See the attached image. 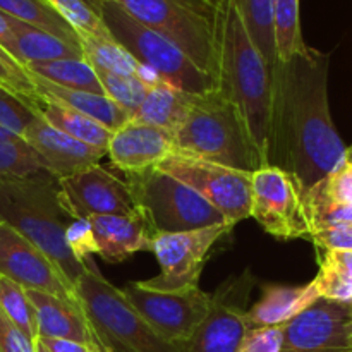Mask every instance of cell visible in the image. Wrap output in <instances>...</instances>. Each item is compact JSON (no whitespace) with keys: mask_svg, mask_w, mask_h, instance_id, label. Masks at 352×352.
<instances>
[{"mask_svg":"<svg viewBox=\"0 0 352 352\" xmlns=\"http://www.w3.org/2000/svg\"><path fill=\"white\" fill-rule=\"evenodd\" d=\"M330 55L308 47L272 67L268 165L296 179L302 195L344 164L329 107Z\"/></svg>","mask_w":352,"mask_h":352,"instance_id":"1","label":"cell"},{"mask_svg":"<svg viewBox=\"0 0 352 352\" xmlns=\"http://www.w3.org/2000/svg\"><path fill=\"white\" fill-rule=\"evenodd\" d=\"M215 54L217 89L236 107L258 168L267 167L272 69L248 34L237 0H220Z\"/></svg>","mask_w":352,"mask_h":352,"instance_id":"2","label":"cell"},{"mask_svg":"<svg viewBox=\"0 0 352 352\" xmlns=\"http://www.w3.org/2000/svg\"><path fill=\"white\" fill-rule=\"evenodd\" d=\"M0 222L7 223L40 248L76 285L86 263L78 261L67 244L72 219L60 199L58 181L50 174L0 181Z\"/></svg>","mask_w":352,"mask_h":352,"instance_id":"3","label":"cell"},{"mask_svg":"<svg viewBox=\"0 0 352 352\" xmlns=\"http://www.w3.org/2000/svg\"><path fill=\"white\" fill-rule=\"evenodd\" d=\"M177 153L239 170H256V157L236 107L220 89L192 95L184 117L172 131Z\"/></svg>","mask_w":352,"mask_h":352,"instance_id":"4","label":"cell"},{"mask_svg":"<svg viewBox=\"0 0 352 352\" xmlns=\"http://www.w3.org/2000/svg\"><path fill=\"white\" fill-rule=\"evenodd\" d=\"M74 296L93 337L113 352H184L162 339L95 265L86 263L74 285Z\"/></svg>","mask_w":352,"mask_h":352,"instance_id":"5","label":"cell"},{"mask_svg":"<svg viewBox=\"0 0 352 352\" xmlns=\"http://www.w3.org/2000/svg\"><path fill=\"white\" fill-rule=\"evenodd\" d=\"M102 19L113 40L160 81L195 95L217 88L215 79L199 69L177 45L141 24L113 0L102 3Z\"/></svg>","mask_w":352,"mask_h":352,"instance_id":"6","label":"cell"},{"mask_svg":"<svg viewBox=\"0 0 352 352\" xmlns=\"http://www.w3.org/2000/svg\"><path fill=\"white\" fill-rule=\"evenodd\" d=\"M127 14L177 45L215 79V36L220 0H113Z\"/></svg>","mask_w":352,"mask_h":352,"instance_id":"7","label":"cell"},{"mask_svg":"<svg viewBox=\"0 0 352 352\" xmlns=\"http://www.w3.org/2000/svg\"><path fill=\"white\" fill-rule=\"evenodd\" d=\"M127 186L138 208L157 234L188 232L227 223L219 210L184 182L158 167L127 175Z\"/></svg>","mask_w":352,"mask_h":352,"instance_id":"8","label":"cell"},{"mask_svg":"<svg viewBox=\"0 0 352 352\" xmlns=\"http://www.w3.org/2000/svg\"><path fill=\"white\" fill-rule=\"evenodd\" d=\"M157 167L195 189L213 208L222 213L230 226L250 219L253 172L213 164L177 151L168 155Z\"/></svg>","mask_w":352,"mask_h":352,"instance_id":"9","label":"cell"},{"mask_svg":"<svg viewBox=\"0 0 352 352\" xmlns=\"http://www.w3.org/2000/svg\"><path fill=\"white\" fill-rule=\"evenodd\" d=\"M250 217L280 241L309 239L311 234L301 188L291 174L274 165L251 174Z\"/></svg>","mask_w":352,"mask_h":352,"instance_id":"10","label":"cell"},{"mask_svg":"<svg viewBox=\"0 0 352 352\" xmlns=\"http://www.w3.org/2000/svg\"><path fill=\"white\" fill-rule=\"evenodd\" d=\"M232 227L230 223H219L188 232L157 234L151 241L150 251L157 256L160 274L141 280V285L160 292L199 287V277L210 251Z\"/></svg>","mask_w":352,"mask_h":352,"instance_id":"11","label":"cell"},{"mask_svg":"<svg viewBox=\"0 0 352 352\" xmlns=\"http://www.w3.org/2000/svg\"><path fill=\"white\" fill-rule=\"evenodd\" d=\"M120 291L162 339L182 349L191 340L212 302V294L199 287L160 292L144 287L141 282H129Z\"/></svg>","mask_w":352,"mask_h":352,"instance_id":"12","label":"cell"},{"mask_svg":"<svg viewBox=\"0 0 352 352\" xmlns=\"http://www.w3.org/2000/svg\"><path fill=\"white\" fill-rule=\"evenodd\" d=\"M254 285L256 278L250 270L220 284L212 294L208 313L184 346V352H237L248 332L246 302Z\"/></svg>","mask_w":352,"mask_h":352,"instance_id":"13","label":"cell"},{"mask_svg":"<svg viewBox=\"0 0 352 352\" xmlns=\"http://www.w3.org/2000/svg\"><path fill=\"white\" fill-rule=\"evenodd\" d=\"M60 199L72 220L96 215H133L140 212L126 181L102 165H93L58 181Z\"/></svg>","mask_w":352,"mask_h":352,"instance_id":"14","label":"cell"},{"mask_svg":"<svg viewBox=\"0 0 352 352\" xmlns=\"http://www.w3.org/2000/svg\"><path fill=\"white\" fill-rule=\"evenodd\" d=\"M0 275L26 291H41L78 302L74 285L60 268L40 248L3 222H0Z\"/></svg>","mask_w":352,"mask_h":352,"instance_id":"15","label":"cell"},{"mask_svg":"<svg viewBox=\"0 0 352 352\" xmlns=\"http://www.w3.org/2000/svg\"><path fill=\"white\" fill-rule=\"evenodd\" d=\"M282 329V352H352V305L320 298Z\"/></svg>","mask_w":352,"mask_h":352,"instance_id":"16","label":"cell"},{"mask_svg":"<svg viewBox=\"0 0 352 352\" xmlns=\"http://www.w3.org/2000/svg\"><path fill=\"white\" fill-rule=\"evenodd\" d=\"M23 140L36 151L48 174L54 175L57 181L98 165V162L107 155L105 151L96 150L55 129L40 113L30 124Z\"/></svg>","mask_w":352,"mask_h":352,"instance_id":"17","label":"cell"},{"mask_svg":"<svg viewBox=\"0 0 352 352\" xmlns=\"http://www.w3.org/2000/svg\"><path fill=\"white\" fill-rule=\"evenodd\" d=\"M174 151V138L168 131L133 120H127L112 134L107 148L113 167L126 175L157 167Z\"/></svg>","mask_w":352,"mask_h":352,"instance_id":"18","label":"cell"},{"mask_svg":"<svg viewBox=\"0 0 352 352\" xmlns=\"http://www.w3.org/2000/svg\"><path fill=\"white\" fill-rule=\"evenodd\" d=\"M91 227L96 254L110 263L124 261L140 251H150L157 236L143 212L133 215H96L86 219Z\"/></svg>","mask_w":352,"mask_h":352,"instance_id":"19","label":"cell"},{"mask_svg":"<svg viewBox=\"0 0 352 352\" xmlns=\"http://www.w3.org/2000/svg\"><path fill=\"white\" fill-rule=\"evenodd\" d=\"M313 282L305 285H265L261 298L246 309L248 329H263V327H284L306 308L318 301Z\"/></svg>","mask_w":352,"mask_h":352,"instance_id":"20","label":"cell"},{"mask_svg":"<svg viewBox=\"0 0 352 352\" xmlns=\"http://www.w3.org/2000/svg\"><path fill=\"white\" fill-rule=\"evenodd\" d=\"M26 294L36 315L38 337L91 342V329L78 302L41 291H26Z\"/></svg>","mask_w":352,"mask_h":352,"instance_id":"21","label":"cell"},{"mask_svg":"<svg viewBox=\"0 0 352 352\" xmlns=\"http://www.w3.org/2000/svg\"><path fill=\"white\" fill-rule=\"evenodd\" d=\"M33 79V85L36 88L38 98L47 100V102L58 103L62 107L76 110L79 113L91 117L96 122L105 126L112 133H116L119 127H122L127 120L131 119L129 113L117 105L116 102L105 95H98V93L81 91V89H71L64 88V86H57L54 82L41 79L38 76L30 74Z\"/></svg>","mask_w":352,"mask_h":352,"instance_id":"22","label":"cell"},{"mask_svg":"<svg viewBox=\"0 0 352 352\" xmlns=\"http://www.w3.org/2000/svg\"><path fill=\"white\" fill-rule=\"evenodd\" d=\"M9 26L16 41V60L26 67L36 62L62 60V58H82L81 47L55 34L34 28L9 16Z\"/></svg>","mask_w":352,"mask_h":352,"instance_id":"23","label":"cell"},{"mask_svg":"<svg viewBox=\"0 0 352 352\" xmlns=\"http://www.w3.org/2000/svg\"><path fill=\"white\" fill-rule=\"evenodd\" d=\"M195 93H186L164 81H157L148 88L143 102L133 112L129 120L172 131L184 117Z\"/></svg>","mask_w":352,"mask_h":352,"instance_id":"24","label":"cell"},{"mask_svg":"<svg viewBox=\"0 0 352 352\" xmlns=\"http://www.w3.org/2000/svg\"><path fill=\"white\" fill-rule=\"evenodd\" d=\"M79 47H81L82 58L91 65L93 69L100 71L113 72V74L122 76H136L141 78L148 85H155L160 79L148 71L146 67L138 64L129 52L124 50L116 40H107V38L91 36L86 33H78Z\"/></svg>","mask_w":352,"mask_h":352,"instance_id":"25","label":"cell"},{"mask_svg":"<svg viewBox=\"0 0 352 352\" xmlns=\"http://www.w3.org/2000/svg\"><path fill=\"white\" fill-rule=\"evenodd\" d=\"M36 110L55 129L62 131L67 136L107 153V148H109L113 133L100 122H96L95 119L85 116V113L76 112L72 109H67V107H62L58 103L47 102V100L41 98L38 100Z\"/></svg>","mask_w":352,"mask_h":352,"instance_id":"26","label":"cell"},{"mask_svg":"<svg viewBox=\"0 0 352 352\" xmlns=\"http://www.w3.org/2000/svg\"><path fill=\"white\" fill-rule=\"evenodd\" d=\"M26 71L30 74L38 76V78L47 79V81L54 82L57 86L105 95L95 69L85 58L36 62V64H28Z\"/></svg>","mask_w":352,"mask_h":352,"instance_id":"27","label":"cell"},{"mask_svg":"<svg viewBox=\"0 0 352 352\" xmlns=\"http://www.w3.org/2000/svg\"><path fill=\"white\" fill-rule=\"evenodd\" d=\"M0 10L14 19H19L62 40L79 45L74 28L47 0H0Z\"/></svg>","mask_w":352,"mask_h":352,"instance_id":"28","label":"cell"},{"mask_svg":"<svg viewBox=\"0 0 352 352\" xmlns=\"http://www.w3.org/2000/svg\"><path fill=\"white\" fill-rule=\"evenodd\" d=\"M237 7H239L248 34L272 69L277 62L274 0H237Z\"/></svg>","mask_w":352,"mask_h":352,"instance_id":"29","label":"cell"},{"mask_svg":"<svg viewBox=\"0 0 352 352\" xmlns=\"http://www.w3.org/2000/svg\"><path fill=\"white\" fill-rule=\"evenodd\" d=\"M48 174L36 151L16 134L0 127V181Z\"/></svg>","mask_w":352,"mask_h":352,"instance_id":"30","label":"cell"},{"mask_svg":"<svg viewBox=\"0 0 352 352\" xmlns=\"http://www.w3.org/2000/svg\"><path fill=\"white\" fill-rule=\"evenodd\" d=\"M274 26L277 60L285 62L308 48L301 31L299 0H274Z\"/></svg>","mask_w":352,"mask_h":352,"instance_id":"31","label":"cell"},{"mask_svg":"<svg viewBox=\"0 0 352 352\" xmlns=\"http://www.w3.org/2000/svg\"><path fill=\"white\" fill-rule=\"evenodd\" d=\"M71 24L76 33L113 40L102 19V2L98 0H47Z\"/></svg>","mask_w":352,"mask_h":352,"instance_id":"32","label":"cell"},{"mask_svg":"<svg viewBox=\"0 0 352 352\" xmlns=\"http://www.w3.org/2000/svg\"><path fill=\"white\" fill-rule=\"evenodd\" d=\"M0 311L31 340L38 339L36 315L28 299L26 289L0 275Z\"/></svg>","mask_w":352,"mask_h":352,"instance_id":"33","label":"cell"},{"mask_svg":"<svg viewBox=\"0 0 352 352\" xmlns=\"http://www.w3.org/2000/svg\"><path fill=\"white\" fill-rule=\"evenodd\" d=\"M95 72L98 76L105 96H109L112 102H116L129 116H133L134 110L143 102L150 85L136 76L113 74V72L100 71V69H95Z\"/></svg>","mask_w":352,"mask_h":352,"instance_id":"34","label":"cell"},{"mask_svg":"<svg viewBox=\"0 0 352 352\" xmlns=\"http://www.w3.org/2000/svg\"><path fill=\"white\" fill-rule=\"evenodd\" d=\"M0 88L19 96L21 100L36 109L40 98H38L30 72L2 45H0Z\"/></svg>","mask_w":352,"mask_h":352,"instance_id":"35","label":"cell"},{"mask_svg":"<svg viewBox=\"0 0 352 352\" xmlns=\"http://www.w3.org/2000/svg\"><path fill=\"white\" fill-rule=\"evenodd\" d=\"M38 117V110L19 96L0 88V127L23 138L30 124Z\"/></svg>","mask_w":352,"mask_h":352,"instance_id":"36","label":"cell"},{"mask_svg":"<svg viewBox=\"0 0 352 352\" xmlns=\"http://www.w3.org/2000/svg\"><path fill=\"white\" fill-rule=\"evenodd\" d=\"M318 274L313 278V285H315L316 292L322 299H329V301L344 302V305H352V280L344 277L333 268L327 267V265L318 263Z\"/></svg>","mask_w":352,"mask_h":352,"instance_id":"37","label":"cell"},{"mask_svg":"<svg viewBox=\"0 0 352 352\" xmlns=\"http://www.w3.org/2000/svg\"><path fill=\"white\" fill-rule=\"evenodd\" d=\"M309 191L337 205H352V167L344 162L337 170L313 186Z\"/></svg>","mask_w":352,"mask_h":352,"instance_id":"38","label":"cell"},{"mask_svg":"<svg viewBox=\"0 0 352 352\" xmlns=\"http://www.w3.org/2000/svg\"><path fill=\"white\" fill-rule=\"evenodd\" d=\"M282 347H284V329L263 327V329H248L237 352H282Z\"/></svg>","mask_w":352,"mask_h":352,"instance_id":"39","label":"cell"},{"mask_svg":"<svg viewBox=\"0 0 352 352\" xmlns=\"http://www.w3.org/2000/svg\"><path fill=\"white\" fill-rule=\"evenodd\" d=\"M67 244L71 248L72 254L78 258V261L86 263L89 254L95 251V239H93L91 227L88 220H72L67 229Z\"/></svg>","mask_w":352,"mask_h":352,"instance_id":"40","label":"cell"},{"mask_svg":"<svg viewBox=\"0 0 352 352\" xmlns=\"http://www.w3.org/2000/svg\"><path fill=\"white\" fill-rule=\"evenodd\" d=\"M0 352H36L34 340L24 336L2 311H0Z\"/></svg>","mask_w":352,"mask_h":352,"instance_id":"41","label":"cell"},{"mask_svg":"<svg viewBox=\"0 0 352 352\" xmlns=\"http://www.w3.org/2000/svg\"><path fill=\"white\" fill-rule=\"evenodd\" d=\"M309 241L316 250H352V226L313 232Z\"/></svg>","mask_w":352,"mask_h":352,"instance_id":"42","label":"cell"},{"mask_svg":"<svg viewBox=\"0 0 352 352\" xmlns=\"http://www.w3.org/2000/svg\"><path fill=\"white\" fill-rule=\"evenodd\" d=\"M318 263L333 268L352 280V250H318Z\"/></svg>","mask_w":352,"mask_h":352,"instance_id":"43","label":"cell"},{"mask_svg":"<svg viewBox=\"0 0 352 352\" xmlns=\"http://www.w3.org/2000/svg\"><path fill=\"white\" fill-rule=\"evenodd\" d=\"M36 340L48 352H93L91 344L76 342V340L48 339V337H38Z\"/></svg>","mask_w":352,"mask_h":352,"instance_id":"44","label":"cell"},{"mask_svg":"<svg viewBox=\"0 0 352 352\" xmlns=\"http://www.w3.org/2000/svg\"><path fill=\"white\" fill-rule=\"evenodd\" d=\"M91 347H93V352H113L112 349H110V347L102 346V344H100L98 340L95 339V337L91 339Z\"/></svg>","mask_w":352,"mask_h":352,"instance_id":"45","label":"cell"},{"mask_svg":"<svg viewBox=\"0 0 352 352\" xmlns=\"http://www.w3.org/2000/svg\"><path fill=\"white\" fill-rule=\"evenodd\" d=\"M344 162H346L347 165H351V167H352V146L346 148V155H344Z\"/></svg>","mask_w":352,"mask_h":352,"instance_id":"46","label":"cell"},{"mask_svg":"<svg viewBox=\"0 0 352 352\" xmlns=\"http://www.w3.org/2000/svg\"><path fill=\"white\" fill-rule=\"evenodd\" d=\"M34 346H36V352H48L40 342H38V340H34Z\"/></svg>","mask_w":352,"mask_h":352,"instance_id":"47","label":"cell"},{"mask_svg":"<svg viewBox=\"0 0 352 352\" xmlns=\"http://www.w3.org/2000/svg\"><path fill=\"white\" fill-rule=\"evenodd\" d=\"M98 2H102V3H103V2H105V0H98Z\"/></svg>","mask_w":352,"mask_h":352,"instance_id":"48","label":"cell"},{"mask_svg":"<svg viewBox=\"0 0 352 352\" xmlns=\"http://www.w3.org/2000/svg\"><path fill=\"white\" fill-rule=\"evenodd\" d=\"M89 344H91V342H89ZM91 351H93V347H91Z\"/></svg>","mask_w":352,"mask_h":352,"instance_id":"49","label":"cell"}]
</instances>
